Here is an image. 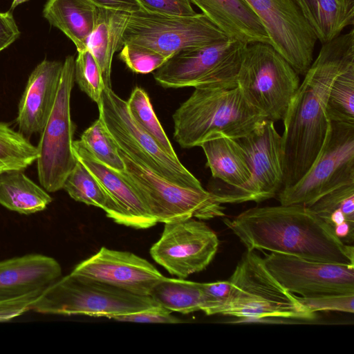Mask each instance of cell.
Masks as SVG:
<instances>
[{
  "label": "cell",
  "instance_id": "obj_1",
  "mask_svg": "<svg viewBox=\"0 0 354 354\" xmlns=\"http://www.w3.org/2000/svg\"><path fill=\"white\" fill-rule=\"evenodd\" d=\"M354 63V30L322 44L293 95L283 120L282 188L297 183L319 152L330 122L326 104L337 76Z\"/></svg>",
  "mask_w": 354,
  "mask_h": 354
},
{
  "label": "cell",
  "instance_id": "obj_2",
  "mask_svg": "<svg viewBox=\"0 0 354 354\" xmlns=\"http://www.w3.org/2000/svg\"><path fill=\"white\" fill-rule=\"evenodd\" d=\"M223 223L248 250L354 266L353 245L342 243L309 207L281 205L248 209Z\"/></svg>",
  "mask_w": 354,
  "mask_h": 354
},
{
  "label": "cell",
  "instance_id": "obj_3",
  "mask_svg": "<svg viewBox=\"0 0 354 354\" xmlns=\"http://www.w3.org/2000/svg\"><path fill=\"white\" fill-rule=\"evenodd\" d=\"M238 87H196L173 114L174 137L183 148L199 145L216 133L233 139L245 136L263 120Z\"/></svg>",
  "mask_w": 354,
  "mask_h": 354
},
{
  "label": "cell",
  "instance_id": "obj_4",
  "mask_svg": "<svg viewBox=\"0 0 354 354\" xmlns=\"http://www.w3.org/2000/svg\"><path fill=\"white\" fill-rule=\"evenodd\" d=\"M228 280L231 294L221 315L247 320L315 318L316 313L274 277L255 250H246Z\"/></svg>",
  "mask_w": 354,
  "mask_h": 354
},
{
  "label": "cell",
  "instance_id": "obj_5",
  "mask_svg": "<svg viewBox=\"0 0 354 354\" xmlns=\"http://www.w3.org/2000/svg\"><path fill=\"white\" fill-rule=\"evenodd\" d=\"M160 306L149 296L139 295L101 281L71 272L48 286L31 310L50 315L113 317Z\"/></svg>",
  "mask_w": 354,
  "mask_h": 354
},
{
  "label": "cell",
  "instance_id": "obj_6",
  "mask_svg": "<svg viewBox=\"0 0 354 354\" xmlns=\"http://www.w3.org/2000/svg\"><path fill=\"white\" fill-rule=\"evenodd\" d=\"M299 84V74L271 44H247L237 86L267 120L274 122L283 120Z\"/></svg>",
  "mask_w": 354,
  "mask_h": 354
},
{
  "label": "cell",
  "instance_id": "obj_7",
  "mask_svg": "<svg viewBox=\"0 0 354 354\" xmlns=\"http://www.w3.org/2000/svg\"><path fill=\"white\" fill-rule=\"evenodd\" d=\"M248 44L227 38L181 50L153 71L164 88L237 86V75Z\"/></svg>",
  "mask_w": 354,
  "mask_h": 354
},
{
  "label": "cell",
  "instance_id": "obj_8",
  "mask_svg": "<svg viewBox=\"0 0 354 354\" xmlns=\"http://www.w3.org/2000/svg\"><path fill=\"white\" fill-rule=\"evenodd\" d=\"M99 118L118 148L135 162L177 185L203 187L201 182L181 163L166 153L131 116L127 101L111 88L105 87L97 104Z\"/></svg>",
  "mask_w": 354,
  "mask_h": 354
},
{
  "label": "cell",
  "instance_id": "obj_9",
  "mask_svg": "<svg viewBox=\"0 0 354 354\" xmlns=\"http://www.w3.org/2000/svg\"><path fill=\"white\" fill-rule=\"evenodd\" d=\"M118 151L124 164L122 173L158 223L189 218L209 220L225 216V207L209 191L170 182Z\"/></svg>",
  "mask_w": 354,
  "mask_h": 354
},
{
  "label": "cell",
  "instance_id": "obj_10",
  "mask_svg": "<svg viewBox=\"0 0 354 354\" xmlns=\"http://www.w3.org/2000/svg\"><path fill=\"white\" fill-rule=\"evenodd\" d=\"M354 183V124L330 122L317 158L294 185L281 189V205L310 207L330 191Z\"/></svg>",
  "mask_w": 354,
  "mask_h": 354
},
{
  "label": "cell",
  "instance_id": "obj_11",
  "mask_svg": "<svg viewBox=\"0 0 354 354\" xmlns=\"http://www.w3.org/2000/svg\"><path fill=\"white\" fill-rule=\"evenodd\" d=\"M75 82V58L63 62L57 97L37 147V174L41 185L48 192L62 189L76 163L73 151L75 124L71 115V95Z\"/></svg>",
  "mask_w": 354,
  "mask_h": 354
},
{
  "label": "cell",
  "instance_id": "obj_12",
  "mask_svg": "<svg viewBox=\"0 0 354 354\" xmlns=\"http://www.w3.org/2000/svg\"><path fill=\"white\" fill-rule=\"evenodd\" d=\"M228 38L204 14L174 16L143 10L130 14L122 44L147 48L167 57L181 50Z\"/></svg>",
  "mask_w": 354,
  "mask_h": 354
},
{
  "label": "cell",
  "instance_id": "obj_13",
  "mask_svg": "<svg viewBox=\"0 0 354 354\" xmlns=\"http://www.w3.org/2000/svg\"><path fill=\"white\" fill-rule=\"evenodd\" d=\"M236 140L247 156L250 179L239 187L223 185L209 192L222 205L261 203L274 197L281 189L283 180L281 136L274 122L266 119L250 133Z\"/></svg>",
  "mask_w": 354,
  "mask_h": 354
},
{
  "label": "cell",
  "instance_id": "obj_14",
  "mask_svg": "<svg viewBox=\"0 0 354 354\" xmlns=\"http://www.w3.org/2000/svg\"><path fill=\"white\" fill-rule=\"evenodd\" d=\"M218 245L217 235L205 222L189 218L165 223L150 254L171 275L186 279L209 266Z\"/></svg>",
  "mask_w": 354,
  "mask_h": 354
},
{
  "label": "cell",
  "instance_id": "obj_15",
  "mask_svg": "<svg viewBox=\"0 0 354 354\" xmlns=\"http://www.w3.org/2000/svg\"><path fill=\"white\" fill-rule=\"evenodd\" d=\"M266 28L270 44L304 75L317 41L295 0H245Z\"/></svg>",
  "mask_w": 354,
  "mask_h": 354
},
{
  "label": "cell",
  "instance_id": "obj_16",
  "mask_svg": "<svg viewBox=\"0 0 354 354\" xmlns=\"http://www.w3.org/2000/svg\"><path fill=\"white\" fill-rule=\"evenodd\" d=\"M263 261L274 277L300 297L354 294V266L308 260L263 251Z\"/></svg>",
  "mask_w": 354,
  "mask_h": 354
},
{
  "label": "cell",
  "instance_id": "obj_17",
  "mask_svg": "<svg viewBox=\"0 0 354 354\" xmlns=\"http://www.w3.org/2000/svg\"><path fill=\"white\" fill-rule=\"evenodd\" d=\"M139 295L150 296L164 276L146 259L127 251L102 247L71 272Z\"/></svg>",
  "mask_w": 354,
  "mask_h": 354
},
{
  "label": "cell",
  "instance_id": "obj_18",
  "mask_svg": "<svg viewBox=\"0 0 354 354\" xmlns=\"http://www.w3.org/2000/svg\"><path fill=\"white\" fill-rule=\"evenodd\" d=\"M73 151L105 190L109 199L105 211L109 218L118 224L136 229H147L158 223L122 172L97 160L80 140L73 141Z\"/></svg>",
  "mask_w": 354,
  "mask_h": 354
},
{
  "label": "cell",
  "instance_id": "obj_19",
  "mask_svg": "<svg viewBox=\"0 0 354 354\" xmlns=\"http://www.w3.org/2000/svg\"><path fill=\"white\" fill-rule=\"evenodd\" d=\"M63 62L44 59L31 72L19 104L17 122L24 135L41 133L57 97Z\"/></svg>",
  "mask_w": 354,
  "mask_h": 354
},
{
  "label": "cell",
  "instance_id": "obj_20",
  "mask_svg": "<svg viewBox=\"0 0 354 354\" xmlns=\"http://www.w3.org/2000/svg\"><path fill=\"white\" fill-rule=\"evenodd\" d=\"M61 276L59 262L46 255L28 254L0 261V301L43 291Z\"/></svg>",
  "mask_w": 354,
  "mask_h": 354
},
{
  "label": "cell",
  "instance_id": "obj_21",
  "mask_svg": "<svg viewBox=\"0 0 354 354\" xmlns=\"http://www.w3.org/2000/svg\"><path fill=\"white\" fill-rule=\"evenodd\" d=\"M228 38L246 44L268 43L263 25L245 0H189Z\"/></svg>",
  "mask_w": 354,
  "mask_h": 354
},
{
  "label": "cell",
  "instance_id": "obj_22",
  "mask_svg": "<svg viewBox=\"0 0 354 354\" xmlns=\"http://www.w3.org/2000/svg\"><path fill=\"white\" fill-rule=\"evenodd\" d=\"M207 159V166L214 178L225 186L239 187L250 178L251 170L247 156L236 139L216 133L200 145Z\"/></svg>",
  "mask_w": 354,
  "mask_h": 354
},
{
  "label": "cell",
  "instance_id": "obj_23",
  "mask_svg": "<svg viewBox=\"0 0 354 354\" xmlns=\"http://www.w3.org/2000/svg\"><path fill=\"white\" fill-rule=\"evenodd\" d=\"M130 14L97 7L95 26L87 48L99 66L106 88H111V73L113 55L122 48L123 35Z\"/></svg>",
  "mask_w": 354,
  "mask_h": 354
},
{
  "label": "cell",
  "instance_id": "obj_24",
  "mask_svg": "<svg viewBox=\"0 0 354 354\" xmlns=\"http://www.w3.org/2000/svg\"><path fill=\"white\" fill-rule=\"evenodd\" d=\"M97 7L89 0H48L44 17L75 44L77 52L87 48L94 29Z\"/></svg>",
  "mask_w": 354,
  "mask_h": 354
},
{
  "label": "cell",
  "instance_id": "obj_25",
  "mask_svg": "<svg viewBox=\"0 0 354 354\" xmlns=\"http://www.w3.org/2000/svg\"><path fill=\"white\" fill-rule=\"evenodd\" d=\"M317 41L327 43L354 24V0H295Z\"/></svg>",
  "mask_w": 354,
  "mask_h": 354
},
{
  "label": "cell",
  "instance_id": "obj_26",
  "mask_svg": "<svg viewBox=\"0 0 354 354\" xmlns=\"http://www.w3.org/2000/svg\"><path fill=\"white\" fill-rule=\"evenodd\" d=\"M344 243L354 242V183L340 186L309 207Z\"/></svg>",
  "mask_w": 354,
  "mask_h": 354
},
{
  "label": "cell",
  "instance_id": "obj_27",
  "mask_svg": "<svg viewBox=\"0 0 354 354\" xmlns=\"http://www.w3.org/2000/svg\"><path fill=\"white\" fill-rule=\"evenodd\" d=\"M53 201L48 192L34 183L23 171L0 174V205L21 214L44 210Z\"/></svg>",
  "mask_w": 354,
  "mask_h": 354
},
{
  "label": "cell",
  "instance_id": "obj_28",
  "mask_svg": "<svg viewBox=\"0 0 354 354\" xmlns=\"http://www.w3.org/2000/svg\"><path fill=\"white\" fill-rule=\"evenodd\" d=\"M150 296L161 307L183 314L201 310V283L164 277L153 288Z\"/></svg>",
  "mask_w": 354,
  "mask_h": 354
},
{
  "label": "cell",
  "instance_id": "obj_29",
  "mask_svg": "<svg viewBox=\"0 0 354 354\" xmlns=\"http://www.w3.org/2000/svg\"><path fill=\"white\" fill-rule=\"evenodd\" d=\"M38 158L34 146L21 132L0 122V174L11 171H24Z\"/></svg>",
  "mask_w": 354,
  "mask_h": 354
},
{
  "label": "cell",
  "instance_id": "obj_30",
  "mask_svg": "<svg viewBox=\"0 0 354 354\" xmlns=\"http://www.w3.org/2000/svg\"><path fill=\"white\" fill-rule=\"evenodd\" d=\"M127 104L131 116L139 127L147 132L166 153L174 159H178L156 115L147 93L141 87H135Z\"/></svg>",
  "mask_w": 354,
  "mask_h": 354
},
{
  "label": "cell",
  "instance_id": "obj_31",
  "mask_svg": "<svg viewBox=\"0 0 354 354\" xmlns=\"http://www.w3.org/2000/svg\"><path fill=\"white\" fill-rule=\"evenodd\" d=\"M75 201L106 210L109 197L98 180L76 158V163L66 177L63 187Z\"/></svg>",
  "mask_w": 354,
  "mask_h": 354
},
{
  "label": "cell",
  "instance_id": "obj_32",
  "mask_svg": "<svg viewBox=\"0 0 354 354\" xmlns=\"http://www.w3.org/2000/svg\"><path fill=\"white\" fill-rule=\"evenodd\" d=\"M326 114L330 122L354 124V63L333 81L328 96Z\"/></svg>",
  "mask_w": 354,
  "mask_h": 354
},
{
  "label": "cell",
  "instance_id": "obj_33",
  "mask_svg": "<svg viewBox=\"0 0 354 354\" xmlns=\"http://www.w3.org/2000/svg\"><path fill=\"white\" fill-rule=\"evenodd\" d=\"M80 140L97 160L118 171L124 170L118 148L99 118L82 133Z\"/></svg>",
  "mask_w": 354,
  "mask_h": 354
},
{
  "label": "cell",
  "instance_id": "obj_34",
  "mask_svg": "<svg viewBox=\"0 0 354 354\" xmlns=\"http://www.w3.org/2000/svg\"><path fill=\"white\" fill-rule=\"evenodd\" d=\"M75 81L92 100L100 102L105 85L95 58L88 48L78 51L75 59Z\"/></svg>",
  "mask_w": 354,
  "mask_h": 354
},
{
  "label": "cell",
  "instance_id": "obj_35",
  "mask_svg": "<svg viewBox=\"0 0 354 354\" xmlns=\"http://www.w3.org/2000/svg\"><path fill=\"white\" fill-rule=\"evenodd\" d=\"M120 59L133 72L147 74L161 66L169 57L140 46L124 44Z\"/></svg>",
  "mask_w": 354,
  "mask_h": 354
},
{
  "label": "cell",
  "instance_id": "obj_36",
  "mask_svg": "<svg viewBox=\"0 0 354 354\" xmlns=\"http://www.w3.org/2000/svg\"><path fill=\"white\" fill-rule=\"evenodd\" d=\"M297 298L315 313L328 310L348 313L354 312V294H328L306 297L297 296Z\"/></svg>",
  "mask_w": 354,
  "mask_h": 354
},
{
  "label": "cell",
  "instance_id": "obj_37",
  "mask_svg": "<svg viewBox=\"0 0 354 354\" xmlns=\"http://www.w3.org/2000/svg\"><path fill=\"white\" fill-rule=\"evenodd\" d=\"M201 311L207 315L221 314L230 297V281L201 283Z\"/></svg>",
  "mask_w": 354,
  "mask_h": 354
},
{
  "label": "cell",
  "instance_id": "obj_38",
  "mask_svg": "<svg viewBox=\"0 0 354 354\" xmlns=\"http://www.w3.org/2000/svg\"><path fill=\"white\" fill-rule=\"evenodd\" d=\"M142 10L156 14L192 16L196 12L189 0H138Z\"/></svg>",
  "mask_w": 354,
  "mask_h": 354
},
{
  "label": "cell",
  "instance_id": "obj_39",
  "mask_svg": "<svg viewBox=\"0 0 354 354\" xmlns=\"http://www.w3.org/2000/svg\"><path fill=\"white\" fill-rule=\"evenodd\" d=\"M111 319L120 322L137 323L177 324L181 322L180 319L171 315V311L161 306L116 315Z\"/></svg>",
  "mask_w": 354,
  "mask_h": 354
},
{
  "label": "cell",
  "instance_id": "obj_40",
  "mask_svg": "<svg viewBox=\"0 0 354 354\" xmlns=\"http://www.w3.org/2000/svg\"><path fill=\"white\" fill-rule=\"evenodd\" d=\"M42 292L37 290L15 298L0 301V322H7L30 310L32 303Z\"/></svg>",
  "mask_w": 354,
  "mask_h": 354
},
{
  "label": "cell",
  "instance_id": "obj_41",
  "mask_svg": "<svg viewBox=\"0 0 354 354\" xmlns=\"http://www.w3.org/2000/svg\"><path fill=\"white\" fill-rule=\"evenodd\" d=\"M20 35L12 11L0 12V52L13 44Z\"/></svg>",
  "mask_w": 354,
  "mask_h": 354
},
{
  "label": "cell",
  "instance_id": "obj_42",
  "mask_svg": "<svg viewBox=\"0 0 354 354\" xmlns=\"http://www.w3.org/2000/svg\"><path fill=\"white\" fill-rule=\"evenodd\" d=\"M97 8H104L111 10L132 13L142 10L138 0H89Z\"/></svg>",
  "mask_w": 354,
  "mask_h": 354
},
{
  "label": "cell",
  "instance_id": "obj_43",
  "mask_svg": "<svg viewBox=\"0 0 354 354\" xmlns=\"http://www.w3.org/2000/svg\"><path fill=\"white\" fill-rule=\"evenodd\" d=\"M30 1V0H13L12 3L11 4L10 10L12 11L19 4L26 2V1Z\"/></svg>",
  "mask_w": 354,
  "mask_h": 354
}]
</instances>
